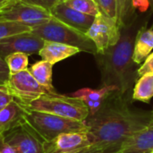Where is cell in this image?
<instances>
[{"mask_svg": "<svg viewBox=\"0 0 153 153\" xmlns=\"http://www.w3.org/2000/svg\"><path fill=\"white\" fill-rule=\"evenodd\" d=\"M118 92L116 86H103L100 89L93 90L90 88H82L71 94V96L82 100L90 110V116L94 115L105 103L110 95Z\"/></svg>", "mask_w": 153, "mask_h": 153, "instance_id": "cell-13", "label": "cell"}, {"mask_svg": "<svg viewBox=\"0 0 153 153\" xmlns=\"http://www.w3.org/2000/svg\"><path fill=\"white\" fill-rule=\"evenodd\" d=\"M152 153H153V150H152Z\"/></svg>", "mask_w": 153, "mask_h": 153, "instance_id": "cell-34", "label": "cell"}, {"mask_svg": "<svg viewBox=\"0 0 153 153\" xmlns=\"http://www.w3.org/2000/svg\"><path fill=\"white\" fill-rule=\"evenodd\" d=\"M53 15L45 8L18 2L0 12V19L15 22L31 28L49 22Z\"/></svg>", "mask_w": 153, "mask_h": 153, "instance_id": "cell-8", "label": "cell"}, {"mask_svg": "<svg viewBox=\"0 0 153 153\" xmlns=\"http://www.w3.org/2000/svg\"><path fill=\"white\" fill-rule=\"evenodd\" d=\"M134 14V0H117V22L120 28L127 24Z\"/></svg>", "mask_w": 153, "mask_h": 153, "instance_id": "cell-20", "label": "cell"}, {"mask_svg": "<svg viewBox=\"0 0 153 153\" xmlns=\"http://www.w3.org/2000/svg\"><path fill=\"white\" fill-rule=\"evenodd\" d=\"M65 4L85 14L96 16L100 13L96 0H65Z\"/></svg>", "mask_w": 153, "mask_h": 153, "instance_id": "cell-23", "label": "cell"}, {"mask_svg": "<svg viewBox=\"0 0 153 153\" xmlns=\"http://www.w3.org/2000/svg\"><path fill=\"white\" fill-rule=\"evenodd\" d=\"M79 52H81V50L74 46L54 41H45L39 55L43 60L55 65Z\"/></svg>", "mask_w": 153, "mask_h": 153, "instance_id": "cell-16", "label": "cell"}, {"mask_svg": "<svg viewBox=\"0 0 153 153\" xmlns=\"http://www.w3.org/2000/svg\"><path fill=\"white\" fill-rule=\"evenodd\" d=\"M4 61L10 71V74H17L28 69L29 58L28 55L24 53H12L4 57Z\"/></svg>", "mask_w": 153, "mask_h": 153, "instance_id": "cell-21", "label": "cell"}, {"mask_svg": "<svg viewBox=\"0 0 153 153\" xmlns=\"http://www.w3.org/2000/svg\"><path fill=\"white\" fill-rule=\"evenodd\" d=\"M26 122L44 142H49L64 133L88 132L85 121L69 119L36 110L28 109Z\"/></svg>", "mask_w": 153, "mask_h": 153, "instance_id": "cell-4", "label": "cell"}, {"mask_svg": "<svg viewBox=\"0 0 153 153\" xmlns=\"http://www.w3.org/2000/svg\"><path fill=\"white\" fill-rule=\"evenodd\" d=\"M86 35L95 44L97 54H102L108 48L117 43L121 35V28L117 20L100 12L95 16Z\"/></svg>", "mask_w": 153, "mask_h": 153, "instance_id": "cell-7", "label": "cell"}, {"mask_svg": "<svg viewBox=\"0 0 153 153\" xmlns=\"http://www.w3.org/2000/svg\"><path fill=\"white\" fill-rule=\"evenodd\" d=\"M92 145L88 132L64 133L49 142H44L45 153H77Z\"/></svg>", "mask_w": 153, "mask_h": 153, "instance_id": "cell-11", "label": "cell"}, {"mask_svg": "<svg viewBox=\"0 0 153 153\" xmlns=\"http://www.w3.org/2000/svg\"><path fill=\"white\" fill-rule=\"evenodd\" d=\"M31 31L45 41H54L78 48L81 51H85L96 55L97 48L93 41L85 34L53 18L43 24L33 27Z\"/></svg>", "mask_w": 153, "mask_h": 153, "instance_id": "cell-5", "label": "cell"}, {"mask_svg": "<svg viewBox=\"0 0 153 153\" xmlns=\"http://www.w3.org/2000/svg\"><path fill=\"white\" fill-rule=\"evenodd\" d=\"M5 87L13 99L25 107H28L41 96L49 93L46 88L34 79L29 69L10 74Z\"/></svg>", "mask_w": 153, "mask_h": 153, "instance_id": "cell-6", "label": "cell"}, {"mask_svg": "<svg viewBox=\"0 0 153 153\" xmlns=\"http://www.w3.org/2000/svg\"><path fill=\"white\" fill-rule=\"evenodd\" d=\"M153 49V29L142 28L136 36L133 59L137 65L144 62L146 57L150 55Z\"/></svg>", "mask_w": 153, "mask_h": 153, "instance_id": "cell-17", "label": "cell"}, {"mask_svg": "<svg viewBox=\"0 0 153 153\" xmlns=\"http://www.w3.org/2000/svg\"><path fill=\"white\" fill-rule=\"evenodd\" d=\"M111 97L85 122L92 144L105 148L110 153H117L128 138L150 125L152 111L132 109L125 100Z\"/></svg>", "mask_w": 153, "mask_h": 153, "instance_id": "cell-1", "label": "cell"}, {"mask_svg": "<svg viewBox=\"0 0 153 153\" xmlns=\"http://www.w3.org/2000/svg\"><path fill=\"white\" fill-rule=\"evenodd\" d=\"M27 113V107L13 100L5 108L0 110V134H4L26 123Z\"/></svg>", "mask_w": 153, "mask_h": 153, "instance_id": "cell-15", "label": "cell"}, {"mask_svg": "<svg viewBox=\"0 0 153 153\" xmlns=\"http://www.w3.org/2000/svg\"><path fill=\"white\" fill-rule=\"evenodd\" d=\"M145 74H153V53L146 57L143 64L138 69L139 76H142Z\"/></svg>", "mask_w": 153, "mask_h": 153, "instance_id": "cell-27", "label": "cell"}, {"mask_svg": "<svg viewBox=\"0 0 153 153\" xmlns=\"http://www.w3.org/2000/svg\"><path fill=\"white\" fill-rule=\"evenodd\" d=\"M20 2L37 5L50 11L55 5H56L60 2V0H20Z\"/></svg>", "mask_w": 153, "mask_h": 153, "instance_id": "cell-25", "label": "cell"}, {"mask_svg": "<svg viewBox=\"0 0 153 153\" xmlns=\"http://www.w3.org/2000/svg\"><path fill=\"white\" fill-rule=\"evenodd\" d=\"M148 17L134 14L133 19L121 27L117 43L102 54H96L101 73L103 86H116L118 93L126 94L139 78L138 65L133 59L138 31L146 26Z\"/></svg>", "mask_w": 153, "mask_h": 153, "instance_id": "cell-2", "label": "cell"}, {"mask_svg": "<svg viewBox=\"0 0 153 153\" xmlns=\"http://www.w3.org/2000/svg\"><path fill=\"white\" fill-rule=\"evenodd\" d=\"M100 10L108 17L117 20V0H96Z\"/></svg>", "mask_w": 153, "mask_h": 153, "instance_id": "cell-24", "label": "cell"}, {"mask_svg": "<svg viewBox=\"0 0 153 153\" xmlns=\"http://www.w3.org/2000/svg\"><path fill=\"white\" fill-rule=\"evenodd\" d=\"M50 12L56 19L85 34L95 19V16L78 12L65 4L64 2H59L50 10Z\"/></svg>", "mask_w": 153, "mask_h": 153, "instance_id": "cell-12", "label": "cell"}, {"mask_svg": "<svg viewBox=\"0 0 153 153\" xmlns=\"http://www.w3.org/2000/svg\"><path fill=\"white\" fill-rule=\"evenodd\" d=\"M151 2H152V5H153V0H150Z\"/></svg>", "mask_w": 153, "mask_h": 153, "instance_id": "cell-32", "label": "cell"}, {"mask_svg": "<svg viewBox=\"0 0 153 153\" xmlns=\"http://www.w3.org/2000/svg\"><path fill=\"white\" fill-rule=\"evenodd\" d=\"M153 150V114L150 125L128 138L117 153H152Z\"/></svg>", "mask_w": 153, "mask_h": 153, "instance_id": "cell-14", "label": "cell"}, {"mask_svg": "<svg viewBox=\"0 0 153 153\" xmlns=\"http://www.w3.org/2000/svg\"><path fill=\"white\" fill-rule=\"evenodd\" d=\"M16 153H45L44 141L26 122L4 134Z\"/></svg>", "mask_w": 153, "mask_h": 153, "instance_id": "cell-9", "label": "cell"}, {"mask_svg": "<svg viewBox=\"0 0 153 153\" xmlns=\"http://www.w3.org/2000/svg\"><path fill=\"white\" fill-rule=\"evenodd\" d=\"M77 153H110L108 151H107L105 148H102L100 146H98V145H91L87 148H85L84 150L79 152Z\"/></svg>", "mask_w": 153, "mask_h": 153, "instance_id": "cell-29", "label": "cell"}, {"mask_svg": "<svg viewBox=\"0 0 153 153\" xmlns=\"http://www.w3.org/2000/svg\"><path fill=\"white\" fill-rule=\"evenodd\" d=\"M18 2H20V0H7L4 9L7 8V7H9V6H11V5H13V4H16V3H18Z\"/></svg>", "mask_w": 153, "mask_h": 153, "instance_id": "cell-30", "label": "cell"}, {"mask_svg": "<svg viewBox=\"0 0 153 153\" xmlns=\"http://www.w3.org/2000/svg\"><path fill=\"white\" fill-rule=\"evenodd\" d=\"M153 97V74H145L136 81L133 92V100L149 102Z\"/></svg>", "mask_w": 153, "mask_h": 153, "instance_id": "cell-19", "label": "cell"}, {"mask_svg": "<svg viewBox=\"0 0 153 153\" xmlns=\"http://www.w3.org/2000/svg\"><path fill=\"white\" fill-rule=\"evenodd\" d=\"M64 1H65V0H60V2H64Z\"/></svg>", "mask_w": 153, "mask_h": 153, "instance_id": "cell-33", "label": "cell"}, {"mask_svg": "<svg viewBox=\"0 0 153 153\" xmlns=\"http://www.w3.org/2000/svg\"><path fill=\"white\" fill-rule=\"evenodd\" d=\"M27 108L78 121H86L90 116V110L82 100L71 95L58 94L56 91L41 96L32 101Z\"/></svg>", "mask_w": 153, "mask_h": 153, "instance_id": "cell-3", "label": "cell"}, {"mask_svg": "<svg viewBox=\"0 0 153 153\" xmlns=\"http://www.w3.org/2000/svg\"><path fill=\"white\" fill-rule=\"evenodd\" d=\"M31 30L32 28L30 26L12 21L0 19V40L19 33L31 31Z\"/></svg>", "mask_w": 153, "mask_h": 153, "instance_id": "cell-22", "label": "cell"}, {"mask_svg": "<svg viewBox=\"0 0 153 153\" xmlns=\"http://www.w3.org/2000/svg\"><path fill=\"white\" fill-rule=\"evenodd\" d=\"M53 65L46 60H40L34 63L29 69L34 79L49 92H56L52 83Z\"/></svg>", "mask_w": 153, "mask_h": 153, "instance_id": "cell-18", "label": "cell"}, {"mask_svg": "<svg viewBox=\"0 0 153 153\" xmlns=\"http://www.w3.org/2000/svg\"><path fill=\"white\" fill-rule=\"evenodd\" d=\"M45 40L32 31L19 33L0 40V56L4 59L12 53H24L26 55L39 54Z\"/></svg>", "mask_w": 153, "mask_h": 153, "instance_id": "cell-10", "label": "cell"}, {"mask_svg": "<svg viewBox=\"0 0 153 153\" xmlns=\"http://www.w3.org/2000/svg\"><path fill=\"white\" fill-rule=\"evenodd\" d=\"M13 100V97L10 94L5 85H0V110L5 108Z\"/></svg>", "mask_w": 153, "mask_h": 153, "instance_id": "cell-26", "label": "cell"}, {"mask_svg": "<svg viewBox=\"0 0 153 153\" xmlns=\"http://www.w3.org/2000/svg\"><path fill=\"white\" fill-rule=\"evenodd\" d=\"M7 0H0V12L4 9Z\"/></svg>", "mask_w": 153, "mask_h": 153, "instance_id": "cell-31", "label": "cell"}, {"mask_svg": "<svg viewBox=\"0 0 153 153\" xmlns=\"http://www.w3.org/2000/svg\"><path fill=\"white\" fill-rule=\"evenodd\" d=\"M10 77V71L4 61L0 56V85H5Z\"/></svg>", "mask_w": 153, "mask_h": 153, "instance_id": "cell-28", "label": "cell"}]
</instances>
